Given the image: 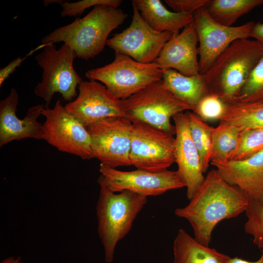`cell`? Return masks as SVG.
<instances>
[{
  "instance_id": "obj_1",
  "label": "cell",
  "mask_w": 263,
  "mask_h": 263,
  "mask_svg": "<svg viewBox=\"0 0 263 263\" xmlns=\"http://www.w3.org/2000/svg\"><path fill=\"white\" fill-rule=\"evenodd\" d=\"M249 202L239 188L228 183L216 169H212L189 204L175 209L174 214L189 223L198 242L209 246L215 226L245 211Z\"/></svg>"
},
{
  "instance_id": "obj_2",
  "label": "cell",
  "mask_w": 263,
  "mask_h": 263,
  "mask_svg": "<svg viewBox=\"0 0 263 263\" xmlns=\"http://www.w3.org/2000/svg\"><path fill=\"white\" fill-rule=\"evenodd\" d=\"M127 17L121 9L97 5L83 18L55 29L42 38V42H63L75 51L77 57L87 60L104 50L110 34Z\"/></svg>"
},
{
  "instance_id": "obj_3",
  "label": "cell",
  "mask_w": 263,
  "mask_h": 263,
  "mask_svg": "<svg viewBox=\"0 0 263 263\" xmlns=\"http://www.w3.org/2000/svg\"><path fill=\"white\" fill-rule=\"evenodd\" d=\"M263 56V48L257 40L233 41L204 75L210 93L225 103L234 102Z\"/></svg>"
},
{
  "instance_id": "obj_4",
  "label": "cell",
  "mask_w": 263,
  "mask_h": 263,
  "mask_svg": "<svg viewBox=\"0 0 263 263\" xmlns=\"http://www.w3.org/2000/svg\"><path fill=\"white\" fill-rule=\"evenodd\" d=\"M96 206L97 231L102 244L105 261L111 263L117 243L131 230L137 215L147 202V197L125 190L112 192L101 183Z\"/></svg>"
},
{
  "instance_id": "obj_5",
  "label": "cell",
  "mask_w": 263,
  "mask_h": 263,
  "mask_svg": "<svg viewBox=\"0 0 263 263\" xmlns=\"http://www.w3.org/2000/svg\"><path fill=\"white\" fill-rule=\"evenodd\" d=\"M125 117L132 122H141L171 135L176 133L171 118L191 108L176 98L162 80L150 84L129 97L121 100Z\"/></svg>"
},
{
  "instance_id": "obj_6",
  "label": "cell",
  "mask_w": 263,
  "mask_h": 263,
  "mask_svg": "<svg viewBox=\"0 0 263 263\" xmlns=\"http://www.w3.org/2000/svg\"><path fill=\"white\" fill-rule=\"evenodd\" d=\"M76 57L75 51L65 43L58 49L48 43L35 56L43 71L41 81L35 86L34 93L46 102L45 107L56 93L66 101H72L77 96L76 88L83 80L74 67Z\"/></svg>"
},
{
  "instance_id": "obj_7",
  "label": "cell",
  "mask_w": 263,
  "mask_h": 263,
  "mask_svg": "<svg viewBox=\"0 0 263 263\" xmlns=\"http://www.w3.org/2000/svg\"><path fill=\"white\" fill-rule=\"evenodd\" d=\"M90 80L99 81L120 100L126 99L146 87L161 81L163 70L154 62L142 63L115 53L113 61L85 73Z\"/></svg>"
},
{
  "instance_id": "obj_8",
  "label": "cell",
  "mask_w": 263,
  "mask_h": 263,
  "mask_svg": "<svg viewBox=\"0 0 263 263\" xmlns=\"http://www.w3.org/2000/svg\"><path fill=\"white\" fill-rule=\"evenodd\" d=\"M175 138L141 122H132L130 160L137 169L158 172L175 162Z\"/></svg>"
},
{
  "instance_id": "obj_9",
  "label": "cell",
  "mask_w": 263,
  "mask_h": 263,
  "mask_svg": "<svg viewBox=\"0 0 263 263\" xmlns=\"http://www.w3.org/2000/svg\"><path fill=\"white\" fill-rule=\"evenodd\" d=\"M92 154L100 164L115 168L131 166L132 122L125 116L101 119L87 127Z\"/></svg>"
},
{
  "instance_id": "obj_10",
  "label": "cell",
  "mask_w": 263,
  "mask_h": 263,
  "mask_svg": "<svg viewBox=\"0 0 263 263\" xmlns=\"http://www.w3.org/2000/svg\"><path fill=\"white\" fill-rule=\"evenodd\" d=\"M132 3L131 24L108 39L106 45L115 53L128 56L140 63H153L174 34L153 29L142 17L135 3L132 1Z\"/></svg>"
},
{
  "instance_id": "obj_11",
  "label": "cell",
  "mask_w": 263,
  "mask_h": 263,
  "mask_svg": "<svg viewBox=\"0 0 263 263\" xmlns=\"http://www.w3.org/2000/svg\"><path fill=\"white\" fill-rule=\"evenodd\" d=\"M41 114L46 118L42 124L43 140L59 151L82 159L94 158L87 128L67 111L60 100L52 109L44 107Z\"/></svg>"
},
{
  "instance_id": "obj_12",
  "label": "cell",
  "mask_w": 263,
  "mask_h": 263,
  "mask_svg": "<svg viewBox=\"0 0 263 263\" xmlns=\"http://www.w3.org/2000/svg\"><path fill=\"white\" fill-rule=\"evenodd\" d=\"M199 46L198 55L199 74L204 75L218 57L234 41L250 37L255 24L248 22L238 26H226L214 20L206 9L193 13Z\"/></svg>"
},
{
  "instance_id": "obj_13",
  "label": "cell",
  "mask_w": 263,
  "mask_h": 263,
  "mask_svg": "<svg viewBox=\"0 0 263 263\" xmlns=\"http://www.w3.org/2000/svg\"><path fill=\"white\" fill-rule=\"evenodd\" d=\"M99 172L98 183L115 193L127 190L147 197L185 187L177 171L151 172L137 169L124 171L100 164Z\"/></svg>"
},
{
  "instance_id": "obj_14",
  "label": "cell",
  "mask_w": 263,
  "mask_h": 263,
  "mask_svg": "<svg viewBox=\"0 0 263 263\" xmlns=\"http://www.w3.org/2000/svg\"><path fill=\"white\" fill-rule=\"evenodd\" d=\"M76 98L65 109L86 128L108 117L125 116L121 100L95 80L82 81Z\"/></svg>"
},
{
  "instance_id": "obj_15",
  "label": "cell",
  "mask_w": 263,
  "mask_h": 263,
  "mask_svg": "<svg viewBox=\"0 0 263 263\" xmlns=\"http://www.w3.org/2000/svg\"><path fill=\"white\" fill-rule=\"evenodd\" d=\"M172 119L176 129L174 158L178 166L177 171L187 188V196L190 200L203 184L205 177L185 113H178Z\"/></svg>"
},
{
  "instance_id": "obj_16",
  "label": "cell",
  "mask_w": 263,
  "mask_h": 263,
  "mask_svg": "<svg viewBox=\"0 0 263 263\" xmlns=\"http://www.w3.org/2000/svg\"><path fill=\"white\" fill-rule=\"evenodd\" d=\"M19 96L12 88L9 95L0 101V147L14 140L25 138L43 139V125L37 119L41 114L44 104H38L28 109L23 119L16 115Z\"/></svg>"
},
{
  "instance_id": "obj_17",
  "label": "cell",
  "mask_w": 263,
  "mask_h": 263,
  "mask_svg": "<svg viewBox=\"0 0 263 263\" xmlns=\"http://www.w3.org/2000/svg\"><path fill=\"white\" fill-rule=\"evenodd\" d=\"M198 36L194 21L174 34L154 61L163 70L173 69L188 76L199 74Z\"/></svg>"
},
{
  "instance_id": "obj_18",
  "label": "cell",
  "mask_w": 263,
  "mask_h": 263,
  "mask_svg": "<svg viewBox=\"0 0 263 263\" xmlns=\"http://www.w3.org/2000/svg\"><path fill=\"white\" fill-rule=\"evenodd\" d=\"M210 164L228 183L244 191L249 201L263 204V150L246 159Z\"/></svg>"
},
{
  "instance_id": "obj_19",
  "label": "cell",
  "mask_w": 263,
  "mask_h": 263,
  "mask_svg": "<svg viewBox=\"0 0 263 263\" xmlns=\"http://www.w3.org/2000/svg\"><path fill=\"white\" fill-rule=\"evenodd\" d=\"M163 85L176 98L192 111L199 101L210 93L204 75L188 76L173 69L163 70Z\"/></svg>"
},
{
  "instance_id": "obj_20",
  "label": "cell",
  "mask_w": 263,
  "mask_h": 263,
  "mask_svg": "<svg viewBox=\"0 0 263 263\" xmlns=\"http://www.w3.org/2000/svg\"><path fill=\"white\" fill-rule=\"evenodd\" d=\"M141 16L154 30L159 32L179 33L194 21L193 14L171 12L160 0H133Z\"/></svg>"
},
{
  "instance_id": "obj_21",
  "label": "cell",
  "mask_w": 263,
  "mask_h": 263,
  "mask_svg": "<svg viewBox=\"0 0 263 263\" xmlns=\"http://www.w3.org/2000/svg\"><path fill=\"white\" fill-rule=\"evenodd\" d=\"M173 250V263H227L230 258L201 244L182 228L174 240Z\"/></svg>"
},
{
  "instance_id": "obj_22",
  "label": "cell",
  "mask_w": 263,
  "mask_h": 263,
  "mask_svg": "<svg viewBox=\"0 0 263 263\" xmlns=\"http://www.w3.org/2000/svg\"><path fill=\"white\" fill-rule=\"evenodd\" d=\"M220 121L241 131L263 128V102L226 103L225 113Z\"/></svg>"
},
{
  "instance_id": "obj_23",
  "label": "cell",
  "mask_w": 263,
  "mask_h": 263,
  "mask_svg": "<svg viewBox=\"0 0 263 263\" xmlns=\"http://www.w3.org/2000/svg\"><path fill=\"white\" fill-rule=\"evenodd\" d=\"M262 4L263 0H210L205 8L216 21L232 26L240 17Z\"/></svg>"
},
{
  "instance_id": "obj_24",
  "label": "cell",
  "mask_w": 263,
  "mask_h": 263,
  "mask_svg": "<svg viewBox=\"0 0 263 263\" xmlns=\"http://www.w3.org/2000/svg\"><path fill=\"white\" fill-rule=\"evenodd\" d=\"M191 138L199 154L204 173H206L210 163L214 128L194 112L185 113Z\"/></svg>"
},
{
  "instance_id": "obj_25",
  "label": "cell",
  "mask_w": 263,
  "mask_h": 263,
  "mask_svg": "<svg viewBox=\"0 0 263 263\" xmlns=\"http://www.w3.org/2000/svg\"><path fill=\"white\" fill-rule=\"evenodd\" d=\"M241 131L235 127L220 121L214 128L211 161L225 162L230 160L238 142Z\"/></svg>"
},
{
  "instance_id": "obj_26",
  "label": "cell",
  "mask_w": 263,
  "mask_h": 263,
  "mask_svg": "<svg viewBox=\"0 0 263 263\" xmlns=\"http://www.w3.org/2000/svg\"><path fill=\"white\" fill-rule=\"evenodd\" d=\"M262 150L263 128L242 131L240 133L238 144L229 160L246 159Z\"/></svg>"
},
{
  "instance_id": "obj_27",
  "label": "cell",
  "mask_w": 263,
  "mask_h": 263,
  "mask_svg": "<svg viewBox=\"0 0 263 263\" xmlns=\"http://www.w3.org/2000/svg\"><path fill=\"white\" fill-rule=\"evenodd\" d=\"M256 102H263V56L251 72L234 101L240 103Z\"/></svg>"
},
{
  "instance_id": "obj_28",
  "label": "cell",
  "mask_w": 263,
  "mask_h": 263,
  "mask_svg": "<svg viewBox=\"0 0 263 263\" xmlns=\"http://www.w3.org/2000/svg\"><path fill=\"white\" fill-rule=\"evenodd\" d=\"M247 220L244 231L253 238V243L263 251V204L249 201L245 210Z\"/></svg>"
},
{
  "instance_id": "obj_29",
  "label": "cell",
  "mask_w": 263,
  "mask_h": 263,
  "mask_svg": "<svg viewBox=\"0 0 263 263\" xmlns=\"http://www.w3.org/2000/svg\"><path fill=\"white\" fill-rule=\"evenodd\" d=\"M226 103L217 95L210 93L204 96L192 111L206 122L219 120L223 118Z\"/></svg>"
},
{
  "instance_id": "obj_30",
  "label": "cell",
  "mask_w": 263,
  "mask_h": 263,
  "mask_svg": "<svg viewBox=\"0 0 263 263\" xmlns=\"http://www.w3.org/2000/svg\"><path fill=\"white\" fill-rule=\"evenodd\" d=\"M121 0H83L76 2H62L61 15L63 17H75L81 15L87 8L97 5H107L118 8Z\"/></svg>"
},
{
  "instance_id": "obj_31",
  "label": "cell",
  "mask_w": 263,
  "mask_h": 263,
  "mask_svg": "<svg viewBox=\"0 0 263 263\" xmlns=\"http://www.w3.org/2000/svg\"><path fill=\"white\" fill-rule=\"evenodd\" d=\"M164 1L175 12L193 14L197 10L207 6L210 0H165Z\"/></svg>"
},
{
  "instance_id": "obj_32",
  "label": "cell",
  "mask_w": 263,
  "mask_h": 263,
  "mask_svg": "<svg viewBox=\"0 0 263 263\" xmlns=\"http://www.w3.org/2000/svg\"><path fill=\"white\" fill-rule=\"evenodd\" d=\"M47 45V44H42L40 45L37 48L31 50L25 57H22L21 56H19L11 61L5 67L1 69L0 70V87L1 86L4 81L10 76V75L13 73L16 69L21 64L22 62L27 56L32 55L36 51H37L40 48H43Z\"/></svg>"
},
{
  "instance_id": "obj_33",
  "label": "cell",
  "mask_w": 263,
  "mask_h": 263,
  "mask_svg": "<svg viewBox=\"0 0 263 263\" xmlns=\"http://www.w3.org/2000/svg\"><path fill=\"white\" fill-rule=\"evenodd\" d=\"M250 37L255 38L263 48V23L257 22L255 24Z\"/></svg>"
},
{
  "instance_id": "obj_34",
  "label": "cell",
  "mask_w": 263,
  "mask_h": 263,
  "mask_svg": "<svg viewBox=\"0 0 263 263\" xmlns=\"http://www.w3.org/2000/svg\"><path fill=\"white\" fill-rule=\"evenodd\" d=\"M227 263H263V251L260 258L255 262H249L235 257L233 258H230Z\"/></svg>"
},
{
  "instance_id": "obj_35",
  "label": "cell",
  "mask_w": 263,
  "mask_h": 263,
  "mask_svg": "<svg viewBox=\"0 0 263 263\" xmlns=\"http://www.w3.org/2000/svg\"><path fill=\"white\" fill-rule=\"evenodd\" d=\"M0 263H22L20 257H9L3 260Z\"/></svg>"
},
{
  "instance_id": "obj_36",
  "label": "cell",
  "mask_w": 263,
  "mask_h": 263,
  "mask_svg": "<svg viewBox=\"0 0 263 263\" xmlns=\"http://www.w3.org/2000/svg\"><path fill=\"white\" fill-rule=\"evenodd\" d=\"M62 2V0H44V5L45 6H48L50 3H58L61 4Z\"/></svg>"
}]
</instances>
